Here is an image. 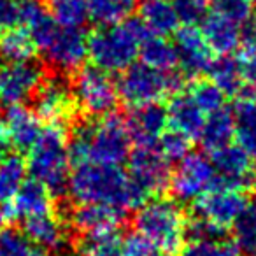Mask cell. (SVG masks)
Wrapping results in <instances>:
<instances>
[{
    "label": "cell",
    "instance_id": "obj_13",
    "mask_svg": "<svg viewBox=\"0 0 256 256\" xmlns=\"http://www.w3.org/2000/svg\"><path fill=\"white\" fill-rule=\"evenodd\" d=\"M44 81V70L32 60L0 64V102L18 106L34 98Z\"/></svg>",
    "mask_w": 256,
    "mask_h": 256
},
{
    "label": "cell",
    "instance_id": "obj_10",
    "mask_svg": "<svg viewBox=\"0 0 256 256\" xmlns=\"http://www.w3.org/2000/svg\"><path fill=\"white\" fill-rule=\"evenodd\" d=\"M248 202L246 192L216 182L209 192L193 202V212L196 218L228 230L238 220Z\"/></svg>",
    "mask_w": 256,
    "mask_h": 256
},
{
    "label": "cell",
    "instance_id": "obj_22",
    "mask_svg": "<svg viewBox=\"0 0 256 256\" xmlns=\"http://www.w3.org/2000/svg\"><path fill=\"white\" fill-rule=\"evenodd\" d=\"M23 232H25L34 242L42 246V248L48 249L50 252L64 251L68 242L67 226H65L64 221L54 214V210L53 212L42 214V216L25 220Z\"/></svg>",
    "mask_w": 256,
    "mask_h": 256
},
{
    "label": "cell",
    "instance_id": "obj_46",
    "mask_svg": "<svg viewBox=\"0 0 256 256\" xmlns=\"http://www.w3.org/2000/svg\"><path fill=\"white\" fill-rule=\"evenodd\" d=\"M4 151H6V142L0 139V162H2V158H4Z\"/></svg>",
    "mask_w": 256,
    "mask_h": 256
},
{
    "label": "cell",
    "instance_id": "obj_39",
    "mask_svg": "<svg viewBox=\"0 0 256 256\" xmlns=\"http://www.w3.org/2000/svg\"><path fill=\"white\" fill-rule=\"evenodd\" d=\"M212 9L240 25H248L252 18V0H212Z\"/></svg>",
    "mask_w": 256,
    "mask_h": 256
},
{
    "label": "cell",
    "instance_id": "obj_36",
    "mask_svg": "<svg viewBox=\"0 0 256 256\" xmlns=\"http://www.w3.org/2000/svg\"><path fill=\"white\" fill-rule=\"evenodd\" d=\"M188 92L206 114H210L214 110L224 107L226 95L210 79H196V81L192 82Z\"/></svg>",
    "mask_w": 256,
    "mask_h": 256
},
{
    "label": "cell",
    "instance_id": "obj_37",
    "mask_svg": "<svg viewBox=\"0 0 256 256\" xmlns=\"http://www.w3.org/2000/svg\"><path fill=\"white\" fill-rule=\"evenodd\" d=\"M192 142L193 139L186 136L184 132L178 130V128H167L164 136L158 140V148L160 151L168 158L170 162H179L192 153Z\"/></svg>",
    "mask_w": 256,
    "mask_h": 256
},
{
    "label": "cell",
    "instance_id": "obj_6",
    "mask_svg": "<svg viewBox=\"0 0 256 256\" xmlns=\"http://www.w3.org/2000/svg\"><path fill=\"white\" fill-rule=\"evenodd\" d=\"M184 76L181 72H165L146 64H134L121 72L118 79L120 100L130 109L160 104L182 90Z\"/></svg>",
    "mask_w": 256,
    "mask_h": 256
},
{
    "label": "cell",
    "instance_id": "obj_27",
    "mask_svg": "<svg viewBox=\"0 0 256 256\" xmlns=\"http://www.w3.org/2000/svg\"><path fill=\"white\" fill-rule=\"evenodd\" d=\"M179 256H242V249L226 234L198 235L188 237Z\"/></svg>",
    "mask_w": 256,
    "mask_h": 256
},
{
    "label": "cell",
    "instance_id": "obj_3",
    "mask_svg": "<svg viewBox=\"0 0 256 256\" xmlns=\"http://www.w3.org/2000/svg\"><path fill=\"white\" fill-rule=\"evenodd\" d=\"M140 18H128L116 25L98 26L88 36V54L93 65L107 72H123L140 56V48L150 37Z\"/></svg>",
    "mask_w": 256,
    "mask_h": 256
},
{
    "label": "cell",
    "instance_id": "obj_43",
    "mask_svg": "<svg viewBox=\"0 0 256 256\" xmlns=\"http://www.w3.org/2000/svg\"><path fill=\"white\" fill-rule=\"evenodd\" d=\"M18 26L14 0H0V36Z\"/></svg>",
    "mask_w": 256,
    "mask_h": 256
},
{
    "label": "cell",
    "instance_id": "obj_28",
    "mask_svg": "<svg viewBox=\"0 0 256 256\" xmlns=\"http://www.w3.org/2000/svg\"><path fill=\"white\" fill-rule=\"evenodd\" d=\"M140 60L158 70H176L179 64L176 42L164 36H150L140 48Z\"/></svg>",
    "mask_w": 256,
    "mask_h": 256
},
{
    "label": "cell",
    "instance_id": "obj_19",
    "mask_svg": "<svg viewBox=\"0 0 256 256\" xmlns=\"http://www.w3.org/2000/svg\"><path fill=\"white\" fill-rule=\"evenodd\" d=\"M130 132H132L134 142L137 146H153L158 144L160 137L167 130L168 114L167 107H162L160 104H151L132 109L130 116L126 118Z\"/></svg>",
    "mask_w": 256,
    "mask_h": 256
},
{
    "label": "cell",
    "instance_id": "obj_17",
    "mask_svg": "<svg viewBox=\"0 0 256 256\" xmlns=\"http://www.w3.org/2000/svg\"><path fill=\"white\" fill-rule=\"evenodd\" d=\"M198 26L206 37L207 44L216 54L235 53V51H238L242 39H244V25L226 18L214 9L207 11Z\"/></svg>",
    "mask_w": 256,
    "mask_h": 256
},
{
    "label": "cell",
    "instance_id": "obj_4",
    "mask_svg": "<svg viewBox=\"0 0 256 256\" xmlns=\"http://www.w3.org/2000/svg\"><path fill=\"white\" fill-rule=\"evenodd\" d=\"M134 228L158 246L165 254H179L188 240V218L179 200L154 196L134 214Z\"/></svg>",
    "mask_w": 256,
    "mask_h": 256
},
{
    "label": "cell",
    "instance_id": "obj_34",
    "mask_svg": "<svg viewBox=\"0 0 256 256\" xmlns=\"http://www.w3.org/2000/svg\"><path fill=\"white\" fill-rule=\"evenodd\" d=\"M50 14L62 26L81 28L90 20L88 0H48Z\"/></svg>",
    "mask_w": 256,
    "mask_h": 256
},
{
    "label": "cell",
    "instance_id": "obj_47",
    "mask_svg": "<svg viewBox=\"0 0 256 256\" xmlns=\"http://www.w3.org/2000/svg\"><path fill=\"white\" fill-rule=\"evenodd\" d=\"M2 118L4 116H2V102H0V123H2Z\"/></svg>",
    "mask_w": 256,
    "mask_h": 256
},
{
    "label": "cell",
    "instance_id": "obj_23",
    "mask_svg": "<svg viewBox=\"0 0 256 256\" xmlns=\"http://www.w3.org/2000/svg\"><path fill=\"white\" fill-rule=\"evenodd\" d=\"M53 196L54 193L48 186L32 178L23 182L11 204L18 220H30V218L53 212Z\"/></svg>",
    "mask_w": 256,
    "mask_h": 256
},
{
    "label": "cell",
    "instance_id": "obj_29",
    "mask_svg": "<svg viewBox=\"0 0 256 256\" xmlns=\"http://www.w3.org/2000/svg\"><path fill=\"white\" fill-rule=\"evenodd\" d=\"M90 20L98 26L116 25L139 11L140 0H88Z\"/></svg>",
    "mask_w": 256,
    "mask_h": 256
},
{
    "label": "cell",
    "instance_id": "obj_7",
    "mask_svg": "<svg viewBox=\"0 0 256 256\" xmlns=\"http://www.w3.org/2000/svg\"><path fill=\"white\" fill-rule=\"evenodd\" d=\"M72 92L79 110L90 118H102L114 112L120 102L118 82L110 78V72L102 70L96 65L79 68L72 82Z\"/></svg>",
    "mask_w": 256,
    "mask_h": 256
},
{
    "label": "cell",
    "instance_id": "obj_40",
    "mask_svg": "<svg viewBox=\"0 0 256 256\" xmlns=\"http://www.w3.org/2000/svg\"><path fill=\"white\" fill-rule=\"evenodd\" d=\"M14 6L18 26L26 30L32 28L37 22H40L50 12L42 4V0H14Z\"/></svg>",
    "mask_w": 256,
    "mask_h": 256
},
{
    "label": "cell",
    "instance_id": "obj_42",
    "mask_svg": "<svg viewBox=\"0 0 256 256\" xmlns=\"http://www.w3.org/2000/svg\"><path fill=\"white\" fill-rule=\"evenodd\" d=\"M209 0H174L181 25H200L207 14Z\"/></svg>",
    "mask_w": 256,
    "mask_h": 256
},
{
    "label": "cell",
    "instance_id": "obj_2",
    "mask_svg": "<svg viewBox=\"0 0 256 256\" xmlns=\"http://www.w3.org/2000/svg\"><path fill=\"white\" fill-rule=\"evenodd\" d=\"M134 137L128 121L120 114H106L95 121H82L68 137L72 165L98 162L121 165L132 153Z\"/></svg>",
    "mask_w": 256,
    "mask_h": 256
},
{
    "label": "cell",
    "instance_id": "obj_44",
    "mask_svg": "<svg viewBox=\"0 0 256 256\" xmlns=\"http://www.w3.org/2000/svg\"><path fill=\"white\" fill-rule=\"evenodd\" d=\"M16 220H18V216H16V210L12 207V204L11 202L0 204V228L6 226V224H11Z\"/></svg>",
    "mask_w": 256,
    "mask_h": 256
},
{
    "label": "cell",
    "instance_id": "obj_1",
    "mask_svg": "<svg viewBox=\"0 0 256 256\" xmlns=\"http://www.w3.org/2000/svg\"><path fill=\"white\" fill-rule=\"evenodd\" d=\"M67 190L79 204H109L123 210H137L151 200L120 165L98 162L76 165Z\"/></svg>",
    "mask_w": 256,
    "mask_h": 256
},
{
    "label": "cell",
    "instance_id": "obj_26",
    "mask_svg": "<svg viewBox=\"0 0 256 256\" xmlns=\"http://www.w3.org/2000/svg\"><path fill=\"white\" fill-rule=\"evenodd\" d=\"M207 74L226 96H238L246 90V79L237 56L218 54Z\"/></svg>",
    "mask_w": 256,
    "mask_h": 256
},
{
    "label": "cell",
    "instance_id": "obj_25",
    "mask_svg": "<svg viewBox=\"0 0 256 256\" xmlns=\"http://www.w3.org/2000/svg\"><path fill=\"white\" fill-rule=\"evenodd\" d=\"M235 139V118L234 110L221 107L214 112L207 114L206 123H204L202 132L198 140L202 142V148L209 153L232 144Z\"/></svg>",
    "mask_w": 256,
    "mask_h": 256
},
{
    "label": "cell",
    "instance_id": "obj_33",
    "mask_svg": "<svg viewBox=\"0 0 256 256\" xmlns=\"http://www.w3.org/2000/svg\"><path fill=\"white\" fill-rule=\"evenodd\" d=\"M0 256H50V251L34 242L25 232L0 230Z\"/></svg>",
    "mask_w": 256,
    "mask_h": 256
},
{
    "label": "cell",
    "instance_id": "obj_18",
    "mask_svg": "<svg viewBox=\"0 0 256 256\" xmlns=\"http://www.w3.org/2000/svg\"><path fill=\"white\" fill-rule=\"evenodd\" d=\"M70 224L81 234L120 230L124 223V210L109 204H79L68 214Z\"/></svg>",
    "mask_w": 256,
    "mask_h": 256
},
{
    "label": "cell",
    "instance_id": "obj_32",
    "mask_svg": "<svg viewBox=\"0 0 256 256\" xmlns=\"http://www.w3.org/2000/svg\"><path fill=\"white\" fill-rule=\"evenodd\" d=\"M26 162L20 154H9L0 162V204L11 202L26 181Z\"/></svg>",
    "mask_w": 256,
    "mask_h": 256
},
{
    "label": "cell",
    "instance_id": "obj_5",
    "mask_svg": "<svg viewBox=\"0 0 256 256\" xmlns=\"http://www.w3.org/2000/svg\"><path fill=\"white\" fill-rule=\"evenodd\" d=\"M70 165L65 124H46L36 144L28 150L26 167L30 176L48 186L54 195H62L68 188Z\"/></svg>",
    "mask_w": 256,
    "mask_h": 256
},
{
    "label": "cell",
    "instance_id": "obj_15",
    "mask_svg": "<svg viewBox=\"0 0 256 256\" xmlns=\"http://www.w3.org/2000/svg\"><path fill=\"white\" fill-rule=\"evenodd\" d=\"M179 64L178 68L184 78H200L207 74L214 62V51L207 44L198 25H181L176 32Z\"/></svg>",
    "mask_w": 256,
    "mask_h": 256
},
{
    "label": "cell",
    "instance_id": "obj_31",
    "mask_svg": "<svg viewBox=\"0 0 256 256\" xmlns=\"http://www.w3.org/2000/svg\"><path fill=\"white\" fill-rule=\"evenodd\" d=\"M36 40L26 28L16 26L0 36V56L8 62L34 60L36 56Z\"/></svg>",
    "mask_w": 256,
    "mask_h": 256
},
{
    "label": "cell",
    "instance_id": "obj_14",
    "mask_svg": "<svg viewBox=\"0 0 256 256\" xmlns=\"http://www.w3.org/2000/svg\"><path fill=\"white\" fill-rule=\"evenodd\" d=\"M220 184L232 186L242 192H256V162L238 144L216 150L210 153Z\"/></svg>",
    "mask_w": 256,
    "mask_h": 256
},
{
    "label": "cell",
    "instance_id": "obj_24",
    "mask_svg": "<svg viewBox=\"0 0 256 256\" xmlns=\"http://www.w3.org/2000/svg\"><path fill=\"white\" fill-rule=\"evenodd\" d=\"M139 18L151 36H170L181 26L174 0H140Z\"/></svg>",
    "mask_w": 256,
    "mask_h": 256
},
{
    "label": "cell",
    "instance_id": "obj_48",
    "mask_svg": "<svg viewBox=\"0 0 256 256\" xmlns=\"http://www.w3.org/2000/svg\"><path fill=\"white\" fill-rule=\"evenodd\" d=\"M252 256H256V252H254V254H252Z\"/></svg>",
    "mask_w": 256,
    "mask_h": 256
},
{
    "label": "cell",
    "instance_id": "obj_20",
    "mask_svg": "<svg viewBox=\"0 0 256 256\" xmlns=\"http://www.w3.org/2000/svg\"><path fill=\"white\" fill-rule=\"evenodd\" d=\"M168 114V124L172 128H178L186 136H190L193 140L198 139L202 132L204 123H206L207 114L200 109V106L195 102L190 92H178L176 95L170 96L167 106Z\"/></svg>",
    "mask_w": 256,
    "mask_h": 256
},
{
    "label": "cell",
    "instance_id": "obj_45",
    "mask_svg": "<svg viewBox=\"0 0 256 256\" xmlns=\"http://www.w3.org/2000/svg\"><path fill=\"white\" fill-rule=\"evenodd\" d=\"M249 30H251V32L252 34H254V36H256V12H254V16H252V22L251 23H249Z\"/></svg>",
    "mask_w": 256,
    "mask_h": 256
},
{
    "label": "cell",
    "instance_id": "obj_11",
    "mask_svg": "<svg viewBox=\"0 0 256 256\" xmlns=\"http://www.w3.org/2000/svg\"><path fill=\"white\" fill-rule=\"evenodd\" d=\"M36 112L48 124H67L79 110L72 84L62 76L44 78L36 93Z\"/></svg>",
    "mask_w": 256,
    "mask_h": 256
},
{
    "label": "cell",
    "instance_id": "obj_30",
    "mask_svg": "<svg viewBox=\"0 0 256 256\" xmlns=\"http://www.w3.org/2000/svg\"><path fill=\"white\" fill-rule=\"evenodd\" d=\"M76 249L79 256H121L123 238L118 230L90 232L81 235Z\"/></svg>",
    "mask_w": 256,
    "mask_h": 256
},
{
    "label": "cell",
    "instance_id": "obj_12",
    "mask_svg": "<svg viewBox=\"0 0 256 256\" xmlns=\"http://www.w3.org/2000/svg\"><path fill=\"white\" fill-rule=\"evenodd\" d=\"M46 62L60 72H78L88 54V36L82 28L58 26L51 39L40 48Z\"/></svg>",
    "mask_w": 256,
    "mask_h": 256
},
{
    "label": "cell",
    "instance_id": "obj_9",
    "mask_svg": "<svg viewBox=\"0 0 256 256\" xmlns=\"http://www.w3.org/2000/svg\"><path fill=\"white\" fill-rule=\"evenodd\" d=\"M128 174L150 195V198L160 196L170 190V160L162 153L158 144L136 146L128 156Z\"/></svg>",
    "mask_w": 256,
    "mask_h": 256
},
{
    "label": "cell",
    "instance_id": "obj_38",
    "mask_svg": "<svg viewBox=\"0 0 256 256\" xmlns=\"http://www.w3.org/2000/svg\"><path fill=\"white\" fill-rule=\"evenodd\" d=\"M237 58L246 79V88L256 90V36L249 28L244 30Z\"/></svg>",
    "mask_w": 256,
    "mask_h": 256
},
{
    "label": "cell",
    "instance_id": "obj_41",
    "mask_svg": "<svg viewBox=\"0 0 256 256\" xmlns=\"http://www.w3.org/2000/svg\"><path fill=\"white\" fill-rule=\"evenodd\" d=\"M121 256H165V252L154 242L136 232L123 238Z\"/></svg>",
    "mask_w": 256,
    "mask_h": 256
},
{
    "label": "cell",
    "instance_id": "obj_8",
    "mask_svg": "<svg viewBox=\"0 0 256 256\" xmlns=\"http://www.w3.org/2000/svg\"><path fill=\"white\" fill-rule=\"evenodd\" d=\"M218 181L212 160L202 153H190L172 170L170 192L176 200L193 204Z\"/></svg>",
    "mask_w": 256,
    "mask_h": 256
},
{
    "label": "cell",
    "instance_id": "obj_49",
    "mask_svg": "<svg viewBox=\"0 0 256 256\" xmlns=\"http://www.w3.org/2000/svg\"><path fill=\"white\" fill-rule=\"evenodd\" d=\"M252 2H254V0H252Z\"/></svg>",
    "mask_w": 256,
    "mask_h": 256
},
{
    "label": "cell",
    "instance_id": "obj_35",
    "mask_svg": "<svg viewBox=\"0 0 256 256\" xmlns=\"http://www.w3.org/2000/svg\"><path fill=\"white\" fill-rule=\"evenodd\" d=\"M235 242L242 252L252 256L256 252V198L249 200L246 209L234 224Z\"/></svg>",
    "mask_w": 256,
    "mask_h": 256
},
{
    "label": "cell",
    "instance_id": "obj_21",
    "mask_svg": "<svg viewBox=\"0 0 256 256\" xmlns=\"http://www.w3.org/2000/svg\"><path fill=\"white\" fill-rule=\"evenodd\" d=\"M235 140L256 162V90L246 88L234 106Z\"/></svg>",
    "mask_w": 256,
    "mask_h": 256
},
{
    "label": "cell",
    "instance_id": "obj_16",
    "mask_svg": "<svg viewBox=\"0 0 256 256\" xmlns=\"http://www.w3.org/2000/svg\"><path fill=\"white\" fill-rule=\"evenodd\" d=\"M40 118L23 104L9 106L0 123V139L16 151H28L42 132Z\"/></svg>",
    "mask_w": 256,
    "mask_h": 256
}]
</instances>
